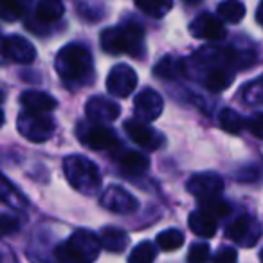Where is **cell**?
Wrapping results in <instances>:
<instances>
[{
  "label": "cell",
  "instance_id": "f35d334b",
  "mask_svg": "<svg viewBox=\"0 0 263 263\" xmlns=\"http://www.w3.org/2000/svg\"><path fill=\"white\" fill-rule=\"evenodd\" d=\"M2 124H4V110L0 108V126H2Z\"/></svg>",
  "mask_w": 263,
  "mask_h": 263
},
{
  "label": "cell",
  "instance_id": "ffe728a7",
  "mask_svg": "<svg viewBox=\"0 0 263 263\" xmlns=\"http://www.w3.org/2000/svg\"><path fill=\"white\" fill-rule=\"evenodd\" d=\"M99 241H101V247L106 249L108 252H123L126 249L130 238H128V234L121 227L108 226L103 229Z\"/></svg>",
  "mask_w": 263,
  "mask_h": 263
},
{
  "label": "cell",
  "instance_id": "6da1fadb",
  "mask_svg": "<svg viewBox=\"0 0 263 263\" xmlns=\"http://www.w3.org/2000/svg\"><path fill=\"white\" fill-rule=\"evenodd\" d=\"M54 69L67 83H81L92 70V54L85 45L69 44L56 54Z\"/></svg>",
  "mask_w": 263,
  "mask_h": 263
},
{
  "label": "cell",
  "instance_id": "8d00e7d4",
  "mask_svg": "<svg viewBox=\"0 0 263 263\" xmlns=\"http://www.w3.org/2000/svg\"><path fill=\"white\" fill-rule=\"evenodd\" d=\"M0 263H15V254L2 243H0Z\"/></svg>",
  "mask_w": 263,
  "mask_h": 263
},
{
  "label": "cell",
  "instance_id": "5b68a950",
  "mask_svg": "<svg viewBox=\"0 0 263 263\" xmlns=\"http://www.w3.org/2000/svg\"><path fill=\"white\" fill-rule=\"evenodd\" d=\"M16 128H18L20 136L26 137L31 143H45V141H49L52 137L56 124L51 116L33 114L24 110L18 116V119H16Z\"/></svg>",
  "mask_w": 263,
  "mask_h": 263
},
{
  "label": "cell",
  "instance_id": "d6a6232c",
  "mask_svg": "<svg viewBox=\"0 0 263 263\" xmlns=\"http://www.w3.org/2000/svg\"><path fill=\"white\" fill-rule=\"evenodd\" d=\"M20 229V220L13 215H0V234H11Z\"/></svg>",
  "mask_w": 263,
  "mask_h": 263
},
{
  "label": "cell",
  "instance_id": "f1b7e54d",
  "mask_svg": "<svg viewBox=\"0 0 263 263\" xmlns=\"http://www.w3.org/2000/svg\"><path fill=\"white\" fill-rule=\"evenodd\" d=\"M157 256V249L152 241H141L136 249L130 252L128 263H154Z\"/></svg>",
  "mask_w": 263,
  "mask_h": 263
},
{
  "label": "cell",
  "instance_id": "e575fe53",
  "mask_svg": "<svg viewBox=\"0 0 263 263\" xmlns=\"http://www.w3.org/2000/svg\"><path fill=\"white\" fill-rule=\"evenodd\" d=\"M245 126L249 128L252 136H256L258 139H263V114H256L249 121H245Z\"/></svg>",
  "mask_w": 263,
  "mask_h": 263
},
{
  "label": "cell",
  "instance_id": "3957f363",
  "mask_svg": "<svg viewBox=\"0 0 263 263\" xmlns=\"http://www.w3.org/2000/svg\"><path fill=\"white\" fill-rule=\"evenodd\" d=\"M63 172L70 186L83 195H94L101 187V173L98 166L83 155H69L63 161Z\"/></svg>",
  "mask_w": 263,
  "mask_h": 263
},
{
  "label": "cell",
  "instance_id": "cb8c5ba5",
  "mask_svg": "<svg viewBox=\"0 0 263 263\" xmlns=\"http://www.w3.org/2000/svg\"><path fill=\"white\" fill-rule=\"evenodd\" d=\"M218 123L229 134H241L245 128V119L233 108H223L218 114Z\"/></svg>",
  "mask_w": 263,
  "mask_h": 263
},
{
  "label": "cell",
  "instance_id": "60d3db41",
  "mask_svg": "<svg viewBox=\"0 0 263 263\" xmlns=\"http://www.w3.org/2000/svg\"><path fill=\"white\" fill-rule=\"evenodd\" d=\"M2 101H4V92L0 90V103H2Z\"/></svg>",
  "mask_w": 263,
  "mask_h": 263
},
{
  "label": "cell",
  "instance_id": "44dd1931",
  "mask_svg": "<svg viewBox=\"0 0 263 263\" xmlns=\"http://www.w3.org/2000/svg\"><path fill=\"white\" fill-rule=\"evenodd\" d=\"M190 229L193 231L197 236H202V238H211L216 234V220H213L209 215H205L204 211H193L190 215Z\"/></svg>",
  "mask_w": 263,
  "mask_h": 263
},
{
  "label": "cell",
  "instance_id": "b9f144b4",
  "mask_svg": "<svg viewBox=\"0 0 263 263\" xmlns=\"http://www.w3.org/2000/svg\"><path fill=\"white\" fill-rule=\"evenodd\" d=\"M261 263H263V251H261Z\"/></svg>",
  "mask_w": 263,
  "mask_h": 263
},
{
  "label": "cell",
  "instance_id": "d6986e66",
  "mask_svg": "<svg viewBox=\"0 0 263 263\" xmlns=\"http://www.w3.org/2000/svg\"><path fill=\"white\" fill-rule=\"evenodd\" d=\"M0 202H4L6 205H9L13 209H18V211H22V209H26L29 205V200H27L26 195L15 184L9 182L2 173H0Z\"/></svg>",
  "mask_w": 263,
  "mask_h": 263
},
{
  "label": "cell",
  "instance_id": "74e56055",
  "mask_svg": "<svg viewBox=\"0 0 263 263\" xmlns=\"http://www.w3.org/2000/svg\"><path fill=\"white\" fill-rule=\"evenodd\" d=\"M256 20H258L259 26H263V2L258 6V9H256Z\"/></svg>",
  "mask_w": 263,
  "mask_h": 263
},
{
  "label": "cell",
  "instance_id": "8992f818",
  "mask_svg": "<svg viewBox=\"0 0 263 263\" xmlns=\"http://www.w3.org/2000/svg\"><path fill=\"white\" fill-rule=\"evenodd\" d=\"M78 139L90 150H114L119 146V137L116 132L103 124L92 123H80L78 124Z\"/></svg>",
  "mask_w": 263,
  "mask_h": 263
},
{
  "label": "cell",
  "instance_id": "7402d4cb",
  "mask_svg": "<svg viewBox=\"0 0 263 263\" xmlns=\"http://www.w3.org/2000/svg\"><path fill=\"white\" fill-rule=\"evenodd\" d=\"M119 166L128 175H143L150 166V161L139 152H124L119 157Z\"/></svg>",
  "mask_w": 263,
  "mask_h": 263
},
{
  "label": "cell",
  "instance_id": "f546056e",
  "mask_svg": "<svg viewBox=\"0 0 263 263\" xmlns=\"http://www.w3.org/2000/svg\"><path fill=\"white\" fill-rule=\"evenodd\" d=\"M184 234L177 229H168V231H162L161 234L157 236V245L162 249V251H177V249L182 247L184 243Z\"/></svg>",
  "mask_w": 263,
  "mask_h": 263
},
{
  "label": "cell",
  "instance_id": "277c9868",
  "mask_svg": "<svg viewBox=\"0 0 263 263\" xmlns=\"http://www.w3.org/2000/svg\"><path fill=\"white\" fill-rule=\"evenodd\" d=\"M144 31L139 24H126L105 29L101 33V49L108 54H139L143 47Z\"/></svg>",
  "mask_w": 263,
  "mask_h": 263
},
{
  "label": "cell",
  "instance_id": "7c38bea8",
  "mask_svg": "<svg viewBox=\"0 0 263 263\" xmlns=\"http://www.w3.org/2000/svg\"><path fill=\"white\" fill-rule=\"evenodd\" d=\"M2 56L8 58L9 62L27 65V63H33L34 58H36V49H34V45L27 38L18 36V34H11V36L4 38Z\"/></svg>",
  "mask_w": 263,
  "mask_h": 263
},
{
  "label": "cell",
  "instance_id": "9c48e42d",
  "mask_svg": "<svg viewBox=\"0 0 263 263\" xmlns=\"http://www.w3.org/2000/svg\"><path fill=\"white\" fill-rule=\"evenodd\" d=\"M101 205L117 215H130L139 208V202L130 191L119 186H110L101 195Z\"/></svg>",
  "mask_w": 263,
  "mask_h": 263
},
{
  "label": "cell",
  "instance_id": "7a4b0ae2",
  "mask_svg": "<svg viewBox=\"0 0 263 263\" xmlns=\"http://www.w3.org/2000/svg\"><path fill=\"white\" fill-rule=\"evenodd\" d=\"M101 251V241L90 231H76L56 247L60 263H94Z\"/></svg>",
  "mask_w": 263,
  "mask_h": 263
},
{
  "label": "cell",
  "instance_id": "ba28073f",
  "mask_svg": "<svg viewBox=\"0 0 263 263\" xmlns=\"http://www.w3.org/2000/svg\"><path fill=\"white\" fill-rule=\"evenodd\" d=\"M137 81H139V78H137L136 70L132 69L130 65L121 63V65L112 67V70L108 72L106 88L116 98H128L132 92L136 90Z\"/></svg>",
  "mask_w": 263,
  "mask_h": 263
},
{
  "label": "cell",
  "instance_id": "8fae6325",
  "mask_svg": "<svg viewBox=\"0 0 263 263\" xmlns=\"http://www.w3.org/2000/svg\"><path fill=\"white\" fill-rule=\"evenodd\" d=\"M187 191L198 200H209V198L220 197L223 191V180L216 173H198L187 180Z\"/></svg>",
  "mask_w": 263,
  "mask_h": 263
},
{
  "label": "cell",
  "instance_id": "4dcf8cb0",
  "mask_svg": "<svg viewBox=\"0 0 263 263\" xmlns=\"http://www.w3.org/2000/svg\"><path fill=\"white\" fill-rule=\"evenodd\" d=\"M136 8L141 9L143 13H146V15L161 18V16H164L173 8V4L172 2H136Z\"/></svg>",
  "mask_w": 263,
  "mask_h": 263
},
{
  "label": "cell",
  "instance_id": "484cf974",
  "mask_svg": "<svg viewBox=\"0 0 263 263\" xmlns=\"http://www.w3.org/2000/svg\"><path fill=\"white\" fill-rule=\"evenodd\" d=\"M200 211H204L205 215H209L213 220L226 218V216L231 213V204L223 200V198L215 197V198H209V200H202Z\"/></svg>",
  "mask_w": 263,
  "mask_h": 263
},
{
  "label": "cell",
  "instance_id": "30bf717a",
  "mask_svg": "<svg viewBox=\"0 0 263 263\" xmlns=\"http://www.w3.org/2000/svg\"><path fill=\"white\" fill-rule=\"evenodd\" d=\"M164 110V101H162L161 94L155 92L154 88H144L136 96L134 101V112L139 117L137 121L141 123H150L155 121Z\"/></svg>",
  "mask_w": 263,
  "mask_h": 263
},
{
  "label": "cell",
  "instance_id": "836d02e7",
  "mask_svg": "<svg viewBox=\"0 0 263 263\" xmlns=\"http://www.w3.org/2000/svg\"><path fill=\"white\" fill-rule=\"evenodd\" d=\"M213 263H238V252L233 247H222L216 251Z\"/></svg>",
  "mask_w": 263,
  "mask_h": 263
},
{
  "label": "cell",
  "instance_id": "5bb4252c",
  "mask_svg": "<svg viewBox=\"0 0 263 263\" xmlns=\"http://www.w3.org/2000/svg\"><path fill=\"white\" fill-rule=\"evenodd\" d=\"M124 130H126L128 137H130L134 143H137L143 148H148V150H157V148L164 143V137H162L157 130H154L150 124L141 123V121H137V119L124 121Z\"/></svg>",
  "mask_w": 263,
  "mask_h": 263
},
{
  "label": "cell",
  "instance_id": "d4e9b609",
  "mask_svg": "<svg viewBox=\"0 0 263 263\" xmlns=\"http://www.w3.org/2000/svg\"><path fill=\"white\" fill-rule=\"evenodd\" d=\"M241 99L247 105H263V74L256 80L245 83V87L241 88Z\"/></svg>",
  "mask_w": 263,
  "mask_h": 263
},
{
  "label": "cell",
  "instance_id": "52a82bcc",
  "mask_svg": "<svg viewBox=\"0 0 263 263\" xmlns=\"http://www.w3.org/2000/svg\"><path fill=\"white\" fill-rule=\"evenodd\" d=\"M261 223L249 215L234 218L226 229V236L241 247H254L261 238Z\"/></svg>",
  "mask_w": 263,
  "mask_h": 263
},
{
  "label": "cell",
  "instance_id": "d590c367",
  "mask_svg": "<svg viewBox=\"0 0 263 263\" xmlns=\"http://www.w3.org/2000/svg\"><path fill=\"white\" fill-rule=\"evenodd\" d=\"M238 180H243V182H251V180H256L259 177V170L254 168V166H249V168L241 170V172L236 173Z\"/></svg>",
  "mask_w": 263,
  "mask_h": 263
},
{
  "label": "cell",
  "instance_id": "ac0fdd59",
  "mask_svg": "<svg viewBox=\"0 0 263 263\" xmlns=\"http://www.w3.org/2000/svg\"><path fill=\"white\" fill-rule=\"evenodd\" d=\"M234 81V72L226 67H211L204 72V85L211 92H222Z\"/></svg>",
  "mask_w": 263,
  "mask_h": 263
},
{
  "label": "cell",
  "instance_id": "1f68e13d",
  "mask_svg": "<svg viewBox=\"0 0 263 263\" xmlns=\"http://www.w3.org/2000/svg\"><path fill=\"white\" fill-rule=\"evenodd\" d=\"M211 259V249L208 243H195L187 252V263H208Z\"/></svg>",
  "mask_w": 263,
  "mask_h": 263
},
{
  "label": "cell",
  "instance_id": "83f0119b",
  "mask_svg": "<svg viewBox=\"0 0 263 263\" xmlns=\"http://www.w3.org/2000/svg\"><path fill=\"white\" fill-rule=\"evenodd\" d=\"M26 15V4L18 0H0V20L16 22Z\"/></svg>",
  "mask_w": 263,
  "mask_h": 263
},
{
  "label": "cell",
  "instance_id": "e0dca14e",
  "mask_svg": "<svg viewBox=\"0 0 263 263\" xmlns=\"http://www.w3.org/2000/svg\"><path fill=\"white\" fill-rule=\"evenodd\" d=\"M20 103L26 108V112H33V114H45L56 108V99L52 96H49L47 92L42 90H26L20 96Z\"/></svg>",
  "mask_w": 263,
  "mask_h": 263
},
{
  "label": "cell",
  "instance_id": "ab89813d",
  "mask_svg": "<svg viewBox=\"0 0 263 263\" xmlns=\"http://www.w3.org/2000/svg\"><path fill=\"white\" fill-rule=\"evenodd\" d=\"M2 44H4V38L0 36V56H2Z\"/></svg>",
  "mask_w": 263,
  "mask_h": 263
},
{
  "label": "cell",
  "instance_id": "4316f807",
  "mask_svg": "<svg viewBox=\"0 0 263 263\" xmlns=\"http://www.w3.org/2000/svg\"><path fill=\"white\" fill-rule=\"evenodd\" d=\"M218 16L220 20H226L229 24H238L245 16V6L236 0L231 2H222L218 6Z\"/></svg>",
  "mask_w": 263,
  "mask_h": 263
},
{
  "label": "cell",
  "instance_id": "603a6c76",
  "mask_svg": "<svg viewBox=\"0 0 263 263\" xmlns=\"http://www.w3.org/2000/svg\"><path fill=\"white\" fill-rule=\"evenodd\" d=\"M184 72V63L172 56H166L155 65V76L164 80H179Z\"/></svg>",
  "mask_w": 263,
  "mask_h": 263
},
{
  "label": "cell",
  "instance_id": "2e32d148",
  "mask_svg": "<svg viewBox=\"0 0 263 263\" xmlns=\"http://www.w3.org/2000/svg\"><path fill=\"white\" fill-rule=\"evenodd\" d=\"M65 13V6L58 0H44V2H38L36 8L33 13V20H29L27 26L36 27V26H51V24L58 22L60 18ZM31 29V31H33Z\"/></svg>",
  "mask_w": 263,
  "mask_h": 263
},
{
  "label": "cell",
  "instance_id": "4fadbf2b",
  "mask_svg": "<svg viewBox=\"0 0 263 263\" xmlns=\"http://www.w3.org/2000/svg\"><path fill=\"white\" fill-rule=\"evenodd\" d=\"M121 108L116 101H110L106 98H101V96H96V98H90L85 105V114H87L88 123L92 124H103L106 126V123H112V121L117 119Z\"/></svg>",
  "mask_w": 263,
  "mask_h": 263
},
{
  "label": "cell",
  "instance_id": "9a60e30c",
  "mask_svg": "<svg viewBox=\"0 0 263 263\" xmlns=\"http://www.w3.org/2000/svg\"><path fill=\"white\" fill-rule=\"evenodd\" d=\"M190 31L195 38L208 42H220L227 34L222 20L216 18L215 15H209V13H202L200 16H197L190 26Z\"/></svg>",
  "mask_w": 263,
  "mask_h": 263
}]
</instances>
